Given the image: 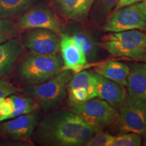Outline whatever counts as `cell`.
I'll use <instances>...</instances> for the list:
<instances>
[{"mask_svg": "<svg viewBox=\"0 0 146 146\" xmlns=\"http://www.w3.org/2000/svg\"><path fill=\"white\" fill-rule=\"evenodd\" d=\"M60 51L63 62L62 70L77 73L89 66L85 54L78 48L70 35L60 34Z\"/></svg>", "mask_w": 146, "mask_h": 146, "instance_id": "cell-12", "label": "cell"}, {"mask_svg": "<svg viewBox=\"0 0 146 146\" xmlns=\"http://www.w3.org/2000/svg\"><path fill=\"white\" fill-rule=\"evenodd\" d=\"M140 5H141V8L143 10V13L145 14L146 16V0H143V1L140 2Z\"/></svg>", "mask_w": 146, "mask_h": 146, "instance_id": "cell-28", "label": "cell"}, {"mask_svg": "<svg viewBox=\"0 0 146 146\" xmlns=\"http://www.w3.org/2000/svg\"><path fill=\"white\" fill-rule=\"evenodd\" d=\"M129 70L130 68L126 64L112 60L98 63L95 67L97 74L124 87L127 86Z\"/></svg>", "mask_w": 146, "mask_h": 146, "instance_id": "cell-16", "label": "cell"}, {"mask_svg": "<svg viewBox=\"0 0 146 146\" xmlns=\"http://www.w3.org/2000/svg\"><path fill=\"white\" fill-rule=\"evenodd\" d=\"M13 110V102L10 96L0 98V122L6 120Z\"/></svg>", "mask_w": 146, "mask_h": 146, "instance_id": "cell-24", "label": "cell"}, {"mask_svg": "<svg viewBox=\"0 0 146 146\" xmlns=\"http://www.w3.org/2000/svg\"><path fill=\"white\" fill-rule=\"evenodd\" d=\"M39 115L36 112L21 115L0 124V133L11 140H27L36 127Z\"/></svg>", "mask_w": 146, "mask_h": 146, "instance_id": "cell-11", "label": "cell"}, {"mask_svg": "<svg viewBox=\"0 0 146 146\" xmlns=\"http://www.w3.org/2000/svg\"><path fill=\"white\" fill-rule=\"evenodd\" d=\"M118 122L122 132L146 135V102L127 96L118 106Z\"/></svg>", "mask_w": 146, "mask_h": 146, "instance_id": "cell-6", "label": "cell"}, {"mask_svg": "<svg viewBox=\"0 0 146 146\" xmlns=\"http://www.w3.org/2000/svg\"><path fill=\"white\" fill-rule=\"evenodd\" d=\"M95 0H58L61 14L68 19L78 22L86 20Z\"/></svg>", "mask_w": 146, "mask_h": 146, "instance_id": "cell-17", "label": "cell"}, {"mask_svg": "<svg viewBox=\"0 0 146 146\" xmlns=\"http://www.w3.org/2000/svg\"><path fill=\"white\" fill-rule=\"evenodd\" d=\"M70 35L89 64L96 60L98 54V44L90 34L83 31H75Z\"/></svg>", "mask_w": 146, "mask_h": 146, "instance_id": "cell-19", "label": "cell"}, {"mask_svg": "<svg viewBox=\"0 0 146 146\" xmlns=\"http://www.w3.org/2000/svg\"><path fill=\"white\" fill-rule=\"evenodd\" d=\"M10 97L13 102V110L7 117L6 120L17 117L21 115L36 112L39 108L36 102L29 96L13 94L11 95Z\"/></svg>", "mask_w": 146, "mask_h": 146, "instance_id": "cell-20", "label": "cell"}, {"mask_svg": "<svg viewBox=\"0 0 146 146\" xmlns=\"http://www.w3.org/2000/svg\"><path fill=\"white\" fill-rule=\"evenodd\" d=\"M62 60L55 55L31 53L18 66V74L29 85H38L47 81L62 70Z\"/></svg>", "mask_w": 146, "mask_h": 146, "instance_id": "cell-4", "label": "cell"}, {"mask_svg": "<svg viewBox=\"0 0 146 146\" xmlns=\"http://www.w3.org/2000/svg\"><path fill=\"white\" fill-rule=\"evenodd\" d=\"M24 47L36 54L55 55L60 51V37L53 31L46 29L26 30L21 36Z\"/></svg>", "mask_w": 146, "mask_h": 146, "instance_id": "cell-8", "label": "cell"}, {"mask_svg": "<svg viewBox=\"0 0 146 146\" xmlns=\"http://www.w3.org/2000/svg\"><path fill=\"white\" fill-rule=\"evenodd\" d=\"M17 25L20 30L46 29L57 34L62 33V27L54 12L43 3L33 5L21 16Z\"/></svg>", "mask_w": 146, "mask_h": 146, "instance_id": "cell-9", "label": "cell"}, {"mask_svg": "<svg viewBox=\"0 0 146 146\" xmlns=\"http://www.w3.org/2000/svg\"><path fill=\"white\" fill-rule=\"evenodd\" d=\"M97 97L105 100L110 105L117 108L127 97L125 87L108 78L95 73Z\"/></svg>", "mask_w": 146, "mask_h": 146, "instance_id": "cell-13", "label": "cell"}, {"mask_svg": "<svg viewBox=\"0 0 146 146\" xmlns=\"http://www.w3.org/2000/svg\"><path fill=\"white\" fill-rule=\"evenodd\" d=\"M143 0H120L116 6V9L122 8L126 5L133 4V3L141 2Z\"/></svg>", "mask_w": 146, "mask_h": 146, "instance_id": "cell-27", "label": "cell"}, {"mask_svg": "<svg viewBox=\"0 0 146 146\" xmlns=\"http://www.w3.org/2000/svg\"><path fill=\"white\" fill-rule=\"evenodd\" d=\"M18 25L10 19H0V44L16 38L19 34Z\"/></svg>", "mask_w": 146, "mask_h": 146, "instance_id": "cell-21", "label": "cell"}, {"mask_svg": "<svg viewBox=\"0 0 146 146\" xmlns=\"http://www.w3.org/2000/svg\"><path fill=\"white\" fill-rule=\"evenodd\" d=\"M17 92L18 89L12 83L5 80L0 79V98L16 94Z\"/></svg>", "mask_w": 146, "mask_h": 146, "instance_id": "cell-25", "label": "cell"}, {"mask_svg": "<svg viewBox=\"0 0 146 146\" xmlns=\"http://www.w3.org/2000/svg\"><path fill=\"white\" fill-rule=\"evenodd\" d=\"M102 30L110 33L146 30V16L140 2L116 9L106 21Z\"/></svg>", "mask_w": 146, "mask_h": 146, "instance_id": "cell-7", "label": "cell"}, {"mask_svg": "<svg viewBox=\"0 0 146 146\" xmlns=\"http://www.w3.org/2000/svg\"><path fill=\"white\" fill-rule=\"evenodd\" d=\"M71 110L89 125L100 130L118 122L117 110L98 97L74 106Z\"/></svg>", "mask_w": 146, "mask_h": 146, "instance_id": "cell-5", "label": "cell"}, {"mask_svg": "<svg viewBox=\"0 0 146 146\" xmlns=\"http://www.w3.org/2000/svg\"><path fill=\"white\" fill-rule=\"evenodd\" d=\"M67 94L71 107L97 97L95 73L83 70L74 73L68 85Z\"/></svg>", "mask_w": 146, "mask_h": 146, "instance_id": "cell-10", "label": "cell"}, {"mask_svg": "<svg viewBox=\"0 0 146 146\" xmlns=\"http://www.w3.org/2000/svg\"><path fill=\"white\" fill-rule=\"evenodd\" d=\"M100 129L89 125L72 110L52 112L43 119L37 138L44 145L81 146Z\"/></svg>", "mask_w": 146, "mask_h": 146, "instance_id": "cell-1", "label": "cell"}, {"mask_svg": "<svg viewBox=\"0 0 146 146\" xmlns=\"http://www.w3.org/2000/svg\"><path fill=\"white\" fill-rule=\"evenodd\" d=\"M24 48L21 40L16 37L0 44V77L10 74Z\"/></svg>", "mask_w": 146, "mask_h": 146, "instance_id": "cell-14", "label": "cell"}, {"mask_svg": "<svg viewBox=\"0 0 146 146\" xmlns=\"http://www.w3.org/2000/svg\"><path fill=\"white\" fill-rule=\"evenodd\" d=\"M120 0H98V5L103 14H107L116 6Z\"/></svg>", "mask_w": 146, "mask_h": 146, "instance_id": "cell-26", "label": "cell"}, {"mask_svg": "<svg viewBox=\"0 0 146 146\" xmlns=\"http://www.w3.org/2000/svg\"><path fill=\"white\" fill-rule=\"evenodd\" d=\"M126 87L129 96L146 102L145 63H137L131 66Z\"/></svg>", "mask_w": 146, "mask_h": 146, "instance_id": "cell-15", "label": "cell"}, {"mask_svg": "<svg viewBox=\"0 0 146 146\" xmlns=\"http://www.w3.org/2000/svg\"><path fill=\"white\" fill-rule=\"evenodd\" d=\"M142 145V136L135 133L127 132L115 136L112 146H140Z\"/></svg>", "mask_w": 146, "mask_h": 146, "instance_id": "cell-22", "label": "cell"}, {"mask_svg": "<svg viewBox=\"0 0 146 146\" xmlns=\"http://www.w3.org/2000/svg\"><path fill=\"white\" fill-rule=\"evenodd\" d=\"M143 141L142 142V145L143 146H146V135L143 137Z\"/></svg>", "mask_w": 146, "mask_h": 146, "instance_id": "cell-29", "label": "cell"}, {"mask_svg": "<svg viewBox=\"0 0 146 146\" xmlns=\"http://www.w3.org/2000/svg\"><path fill=\"white\" fill-rule=\"evenodd\" d=\"M73 74L72 71L62 70L44 83L25 87L21 93L32 98L43 111L50 110L58 106L65 98Z\"/></svg>", "mask_w": 146, "mask_h": 146, "instance_id": "cell-2", "label": "cell"}, {"mask_svg": "<svg viewBox=\"0 0 146 146\" xmlns=\"http://www.w3.org/2000/svg\"><path fill=\"white\" fill-rule=\"evenodd\" d=\"M102 45L113 56L146 60V33L139 30L111 33L104 36Z\"/></svg>", "mask_w": 146, "mask_h": 146, "instance_id": "cell-3", "label": "cell"}, {"mask_svg": "<svg viewBox=\"0 0 146 146\" xmlns=\"http://www.w3.org/2000/svg\"><path fill=\"white\" fill-rule=\"evenodd\" d=\"M36 0H0V19H13L26 12Z\"/></svg>", "mask_w": 146, "mask_h": 146, "instance_id": "cell-18", "label": "cell"}, {"mask_svg": "<svg viewBox=\"0 0 146 146\" xmlns=\"http://www.w3.org/2000/svg\"><path fill=\"white\" fill-rule=\"evenodd\" d=\"M115 136L98 131L86 142L84 146H112Z\"/></svg>", "mask_w": 146, "mask_h": 146, "instance_id": "cell-23", "label": "cell"}]
</instances>
